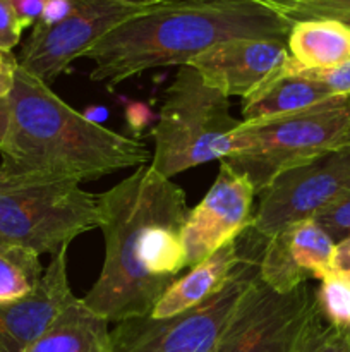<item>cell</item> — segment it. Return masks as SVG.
<instances>
[{
    "instance_id": "obj_1",
    "label": "cell",
    "mask_w": 350,
    "mask_h": 352,
    "mask_svg": "<svg viewBox=\"0 0 350 352\" xmlns=\"http://www.w3.org/2000/svg\"><path fill=\"white\" fill-rule=\"evenodd\" d=\"M187 213L180 186L151 164L102 192L105 260L82 305L108 323L151 315L185 268L182 229Z\"/></svg>"
},
{
    "instance_id": "obj_2",
    "label": "cell",
    "mask_w": 350,
    "mask_h": 352,
    "mask_svg": "<svg viewBox=\"0 0 350 352\" xmlns=\"http://www.w3.org/2000/svg\"><path fill=\"white\" fill-rule=\"evenodd\" d=\"M0 170L26 182L95 181L151 162L136 138L122 136L72 109L17 64Z\"/></svg>"
},
{
    "instance_id": "obj_3",
    "label": "cell",
    "mask_w": 350,
    "mask_h": 352,
    "mask_svg": "<svg viewBox=\"0 0 350 352\" xmlns=\"http://www.w3.org/2000/svg\"><path fill=\"white\" fill-rule=\"evenodd\" d=\"M292 21L256 0H154L84 54L93 81L115 88L143 72L184 65L233 38L287 40Z\"/></svg>"
},
{
    "instance_id": "obj_4",
    "label": "cell",
    "mask_w": 350,
    "mask_h": 352,
    "mask_svg": "<svg viewBox=\"0 0 350 352\" xmlns=\"http://www.w3.org/2000/svg\"><path fill=\"white\" fill-rule=\"evenodd\" d=\"M240 122L230 113L225 95L206 85L194 67L178 65L151 133V167L172 179L198 165L223 160L239 148Z\"/></svg>"
},
{
    "instance_id": "obj_5",
    "label": "cell",
    "mask_w": 350,
    "mask_h": 352,
    "mask_svg": "<svg viewBox=\"0 0 350 352\" xmlns=\"http://www.w3.org/2000/svg\"><path fill=\"white\" fill-rule=\"evenodd\" d=\"M237 134L239 148L220 162L249 179L256 195H261L288 168L349 144L350 98L295 116L259 122L242 120Z\"/></svg>"
},
{
    "instance_id": "obj_6",
    "label": "cell",
    "mask_w": 350,
    "mask_h": 352,
    "mask_svg": "<svg viewBox=\"0 0 350 352\" xmlns=\"http://www.w3.org/2000/svg\"><path fill=\"white\" fill-rule=\"evenodd\" d=\"M240 241L242 258L222 291L178 315H146L115 323L110 330L112 352H216L240 298L259 277L266 237L249 229Z\"/></svg>"
},
{
    "instance_id": "obj_7",
    "label": "cell",
    "mask_w": 350,
    "mask_h": 352,
    "mask_svg": "<svg viewBox=\"0 0 350 352\" xmlns=\"http://www.w3.org/2000/svg\"><path fill=\"white\" fill-rule=\"evenodd\" d=\"M100 229V195L71 181L30 182L0 192V239L55 256Z\"/></svg>"
},
{
    "instance_id": "obj_8",
    "label": "cell",
    "mask_w": 350,
    "mask_h": 352,
    "mask_svg": "<svg viewBox=\"0 0 350 352\" xmlns=\"http://www.w3.org/2000/svg\"><path fill=\"white\" fill-rule=\"evenodd\" d=\"M319 315L309 284L283 294L257 277L240 298L216 352H297Z\"/></svg>"
},
{
    "instance_id": "obj_9",
    "label": "cell",
    "mask_w": 350,
    "mask_h": 352,
    "mask_svg": "<svg viewBox=\"0 0 350 352\" xmlns=\"http://www.w3.org/2000/svg\"><path fill=\"white\" fill-rule=\"evenodd\" d=\"M350 192V144L288 168L259 195L250 229L271 237L290 223L314 219Z\"/></svg>"
},
{
    "instance_id": "obj_10",
    "label": "cell",
    "mask_w": 350,
    "mask_h": 352,
    "mask_svg": "<svg viewBox=\"0 0 350 352\" xmlns=\"http://www.w3.org/2000/svg\"><path fill=\"white\" fill-rule=\"evenodd\" d=\"M154 0H79L74 12L50 28L33 26L17 64L43 82L57 79L75 58L129 17L150 9Z\"/></svg>"
},
{
    "instance_id": "obj_11",
    "label": "cell",
    "mask_w": 350,
    "mask_h": 352,
    "mask_svg": "<svg viewBox=\"0 0 350 352\" xmlns=\"http://www.w3.org/2000/svg\"><path fill=\"white\" fill-rule=\"evenodd\" d=\"M254 196L249 179L220 162L218 177L199 205L189 210L182 229L185 268L196 267L250 229Z\"/></svg>"
},
{
    "instance_id": "obj_12",
    "label": "cell",
    "mask_w": 350,
    "mask_h": 352,
    "mask_svg": "<svg viewBox=\"0 0 350 352\" xmlns=\"http://www.w3.org/2000/svg\"><path fill=\"white\" fill-rule=\"evenodd\" d=\"M288 58L287 40L233 38L213 45L191 58L187 65L226 98L240 96L246 100L278 78Z\"/></svg>"
},
{
    "instance_id": "obj_13",
    "label": "cell",
    "mask_w": 350,
    "mask_h": 352,
    "mask_svg": "<svg viewBox=\"0 0 350 352\" xmlns=\"http://www.w3.org/2000/svg\"><path fill=\"white\" fill-rule=\"evenodd\" d=\"M336 243L314 219L290 223L268 237L259 256V278L277 292H292L309 278L331 274Z\"/></svg>"
},
{
    "instance_id": "obj_14",
    "label": "cell",
    "mask_w": 350,
    "mask_h": 352,
    "mask_svg": "<svg viewBox=\"0 0 350 352\" xmlns=\"http://www.w3.org/2000/svg\"><path fill=\"white\" fill-rule=\"evenodd\" d=\"M75 299L69 285L67 250L51 258L36 291L0 302V352H27Z\"/></svg>"
},
{
    "instance_id": "obj_15",
    "label": "cell",
    "mask_w": 350,
    "mask_h": 352,
    "mask_svg": "<svg viewBox=\"0 0 350 352\" xmlns=\"http://www.w3.org/2000/svg\"><path fill=\"white\" fill-rule=\"evenodd\" d=\"M240 258H242V241L239 237L192 267L184 277H178L158 299L150 316L167 318V316L178 315L215 296L225 287Z\"/></svg>"
},
{
    "instance_id": "obj_16",
    "label": "cell",
    "mask_w": 350,
    "mask_h": 352,
    "mask_svg": "<svg viewBox=\"0 0 350 352\" xmlns=\"http://www.w3.org/2000/svg\"><path fill=\"white\" fill-rule=\"evenodd\" d=\"M340 96H335L326 86L301 72H281L278 78L257 89L242 102L244 122L278 119L295 116L316 107L326 105Z\"/></svg>"
},
{
    "instance_id": "obj_17",
    "label": "cell",
    "mask_w": 350,
    "mask_h": 352,
    "mask_svg": "<svg viewBox=\"0 0 350 352\" xmlns=\"http://www.w3.org/2000/svg\"><path fill=\"white\" fill-rule=\"evenodd\" d=\"M290 58L281 72L331 69L350 60V30L335 19H302L287 38Z\"/></svg>"
},
{
    "instance_id": "obj_18",
    "label": "cell",
    "mask_w": 350,
    "mask_h": 352,
    "mask_svg": "<svg viewBox=\"0 0 350 352\" xmlns=\"http://www.w3.org/2000/svg\"><path fill=\"white\" fill-rule=\"evenodd\" d=\"M108 325L75 298L27 352H112Z\"/></svg>"
},
{
    "instance_id": "obj_19",
    "label": "cell",
    "mask_w": 350,
    "mask_h": 352,
    "mask_svg": "<svg viewBox=\"0 0 350 352\" xmlns=\"http://www.w3.org/2000/svg\"><path fill=\"white\" fill-rule=\"evenodd\" d=\"M43 274L36 251L0 239V302H14L33 294Z\"/></svg>"
},
{
    "instance_id": "obj_20",
    "label": "cell",
    "mask_w": 350,
    "mask_h": 352,
    "mask_svg": "<svg viewBox=\"0 0 350 352\" xmlns=\"http://www.w3.org/2000/svg\"><path fill=\"white\" fill-rule=\"evenodd\" d=\"M319 313L333 327L350 329V278L336 274L321 278V285L316 291Z\"/></svg>"
},
{
    "instance_id": "obj_21",
    "label": "cell",
    "mask_w": 350,
    "mask_h": 352,
    "mask_svg": "<svg viewBox=\"0 0 350 352\" xmlns=\"http://www.w3.org/2000/svg\"><path fill=\"white\" fill-rule=\"evenodd\" d=\"M297 352H350V329L329 325L319 315Z\"/></svg>"
},
{
    "instance_id": "obj_22",
    "label": "cell",
    "mask_w": 350,
    "mask_h": 352,
    "mask_svg": "<svg viewBox=\"0 0 350 352\" xmlns=\"http://www.w3.org/2000/svg\"><path fill=\"white\" fill-rule=\"evenodd\" d=\"M335 243L350 236V192L314 217Z\"/></svg>"
},
{
    "instance_id": "obj_23",
    "label": "cell",
    "mask_w": 350,
    "mask_h": 352,
    "mask_svg": "<svg viewBox=\"0 0 350 352\" xmlns=\"http://www.w3.org/2000/svg\"><path fill=\"white\" fill-rule=\"evenodd\" d=\"M314 81L321 82L335 96L350 98V60L331 69H319V71H297ZM290 74V72H288Z\"/></svg>"
},
{
    "instance_id": "obj_24",
    "label": "cell",
    "mask_w": 350,
    "mask_h": 352,
    "mask_svg": "<svg viewBox=\"0 0 350 352\" xmlns=\"http://www.w3.org/2000/svg\"><path fill=\"white\" fill-rule=\"evenodd\" d=\"M23 24L10 0H0V52L10 54L21 41Z\"/></svg>"
},
{
    "instance_id": "obj_25",
    "label": "cell",
    "mask_w": 350,
    "mask_h": 352,
    "mask_svg": "<svg viewBox=\"0 0 350 352\" xmlns=\"http://www.w3.org/2000/svg\"><path fill=\"white\" fill-rule=\"evenodd\" d=\"M263 6L271 7L287 19H292L297 12L305 9H318V7H340L350 6V0H256Z\"/></svg>"
},
{
    "instance_id": "obj_26",
    "label": "cell",
    "mask_w": 350,
    "mask_h": 352,
    "mask_svg": "<svg viewBox=\"0 0 350 352\" xmlns=\"http://www.w3.org/2000/svg\"><path fill=\"white\" fill-rule=\"evenodd\" d=\"M79 0H45L43 12L34 26L50 28L67 19L78 7Z\"/></svg>"
},
{
    "instance_id": "obj_27",
    "label": "cell",
    "mask_w": 350,
    "mask_h": 352,
    "mask_svg": "<svg viewBox=\"0 0 350 352\" xmlns=\"http://www.w3.org/2000/svg\"><path fill=\"white\" fill-rule=\"evenodd\" d=\"M302 19H335L338 23L345 24L350 30V6L340 7H318V9H305L295 14L292 17V23Z\"/></svg>"
},
{
    "instance_id": "obj_28",
    "label": "cell",
    "mask_w": 350,
    "mask_h": 352,
    "mask_svg": "<svg viewBox=\"0 0 350 352\" xmlns=\"http://www.w3.org/2000/svg\"><path fill=\"white\" fill-rule=\"evenodd\" d=\"M16 9L17 17H19L23 28L34 26L40 21L41 12H43L45 0H10Z\"/></svg>"
},
{
    "instance_id": "obj_29",
    "label": "cell",
    "mask_w": 350,
    "mask_h": 352,
    "mask_svg": "<svg viewBox=\"0 0 350 352\" xmlns=\"http://www.w3.org/2000/svg\"><path fill=\"white\" fill-rule=\"evenodd\" d=\"M16 69L17 58H14L12 54L0 52V98H7L12 91Z\"/></svg>"
},
{
    "instance_id": "obj_30",
    "label": "cell",
    "mask_w": 350,
    "mask_h": 352,
    "mask_svg": "<svg viewBox=\"0 0 350 352\" xmlns=\"http://www.w3.org/2000/svg\"><path fill=\"white\" fill-rule=\"evenodd\" d=\"M331 274L350 278V236L336 243L331 261Z\"/></svg>"
},
{
    "instance_id": "obj_31",
    "label": "cell",
    "mask_w": 350,
    "mask_h": 352,
    "mask_svg": "<svg viewBox=\"0 0 350 352\" xmlns=\"http://www.w3.org/2000/svg\"><path fill=\"white\" fill-rule=\"evenodd\" d=\"M9 127V98H0V146Z\"/></svg>"
},
{
    "instance_id": "obj_32",
    "label": "cell",
    "mask_w": 350,
    "mask_h": 352,
    "mask_svg": "<svg viewBox=\"0 0 350 352\" xmlns=\"http://www.w3.org/2000/svg\"><path fill=\"white\" fill-rule=\"evenodd\" d=\"M24 184H30V182H26V181H17V179L9 177V175H5L2 170H0V192L7 191V189L19 188V186H24Z\"/></svg>"
},
{
    "instance_id": "obj_33",
    "label": "cell",
    "mask_w": 350,
    "mask_h": 352,
    "mask_svg": "<svg viewBox=\"0 0 350 352\" xmlns=\"http://www.w3.org/2000/svg\"><path fill=\"white\" fill-rule=\"evenodd\" d=\"M349 144H350V134H349Z\"/></svg>"
}]
</instances>
